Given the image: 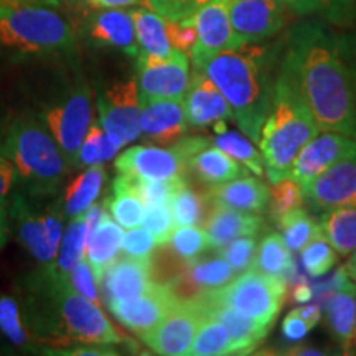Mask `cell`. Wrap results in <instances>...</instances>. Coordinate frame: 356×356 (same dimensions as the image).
Wrapping results in <instances>:
<instances>
[{
	"label": "cell",
	"mask_w": 356,
	"mask_h": 356,
	"mask_svg": "<svg viewBox=\"0 0 356 356\" xmlns=\"http://www.w3.org/2000/svg\"><path fill=\"white\" fill-rule=\"evenodd\" d=\"M280 74L314 115L320 132L353 137L355 99L348 63L330 35L317 25L292 33Z\"/></svg>",
	"instance_id": "1"
},
{
	"label": "cell",
	"mask_w": 356,
	"mask_h": 356,
	"mask_svg": "<svg viewBox=\"0 0 356 356\" xmlns=\"http://www.w3.org/2000/svg\"><path fill=\"white\" fill-rule=\"evenodd\" d=\"M266 50L241 44L211 56L202 70L222 92L233 109V118L251 140L259 144L261 131L270 111L274 88L269 84Z\"/></svg>",
	"instance_id": "2"
},
{
	"label": "cell",
	"mask_w": 356,
	"mask_h": 356,
	"mask_svg": "<svg viewBox=\"0 0 356 356\" xmlns=\"http://www.w3.org/2000/svg\"><path fill=\"white\" fill-rule=\"evenodd\" d=\"M320 134L314 115L296 89L279 74L273 102L261 131L259 149L270 184L287 177L293 160L309 142Z\"/></svg>",
	"instance_id": "3"
},
{
	"label": "cell",
	"mask_w": 356,
	"mask_h": 356,
	"mask_svg": "<svg viewBox=\"0 0 356 356\" xmlns=\"http://www.w3.org/2000/svg\"><path fill=\"white\" fill-rule=\"evenodd\" d=\"M2 150L22 180L37 193H51L61 184L66 165L63 154L35 119H15L7 129Z\"/></svg>",
	"instance_id": "4"
},
{
	"label": "cell",
	"mask_w": 356,
	"mask_h": 356,
	"mask_svg": "<svg viewBox=\"0 0 356 356\" xmlns=\"http://www.w3.org/2000/svg\"><path fill=\"white\" fill-rule=\"evenodd\" d=\"M71 47L70 25L56 12L20 2H0V51L50 55Z\"/></svg>",
	"instance_id": "5"
},
{
	"label": "cell",
	"mask_w": 356,
	"mask_h": 356,
	"mask_svg": "<svg viewBox=\"0 0 356 356\" xmlns=\"http://www.w3.org/2000/svg\"><path fill=\"white\" fill-rule=\"evenodd\" d=\"M286 280L280 275L249 270L239 277L236 275L228 286L202 293L270 328L286 299Z\"/></svg>",
	"instance_id": "6"
},
{
	"label": "cell",
	"mask_w": 356,
	"mask_h": 356,
	"mask_svg": "<svg viewBox=\"0 0 356 356\" xmlns=\"http://www.w3.org/2000/svg\"><path fill=\"white\" fill-rule=\"evenodd\" d=\"M55 284L58 314L70 337L92 345H115L121 341V335L104 317L101 307L79 296L66 277H55Z\"/></svg>",
	"instance_id": "7"
},
{
	"label": "cell",
	"mask_w": 356,
	"mask_h": 356,
	"mask_svg": "<svg viewBox=\"0 0 356 356\" xmlns=\"http://www.w3.org/2000/svg\"><path fill=\"white\" fill-rule=\"evenodd\" d=\"M43 121L71 165L78 163V154L92 122L91 99L86 89H76L65 101L44 109Z\"/></svg>",
	"instance_id": "8"
},
{
	"label": "cell",
	"mask_w": 356,
	"mask_h": 356,
	"mask_svg": "<svg viewBox=\"0 0 356 356\" xmlns=\"http://www.w3.org/2000/svg\"><path fill=\"white\" fill-rule=\"evenodd\" d=\"M99 122L119 145L139 139L140 127V97L136 79L115 83L97 97Z\"/></svg>",
	"instance_id": "9"
},
{
	"label": "cell",
	"mask_w": 356,
	"mask_h": 356,
	"mask_svg": "<svg viewBox=\"0 0 356 356\" xmlns=\"http://www.w3.org/2000/svg\"><path fill=\"white\" fill-rule=\"evenodd\" d=\"M203 320V309L197 299H180L162 322L142 337V340L159 355H190L191 343Z\"/></svg>",
	"instance_id": "10"
},
{
	"label": "cell",
	"mask_w": 356,
	"mask_h": 356,
	"mask_svg": "<svg viewBox=\"0 0 356 356\" xmlns=\"http://www.w3.org/2000/svg\"><path fill=\"white\" fill-rule=\"evenodd\" d=\"M137 66L140 104L150 99H184L190 83L186 53L175 48L172 55L163 60L137 58Z\"/></svg>",
	"instance_id": "11"
},
{
	"label": "cell",
	"mask_w": 356,
	"mask_h": 356,
	"mask_svg": "<svg viewBox=\"0 0 356 356\" xmlns=\"http://www.w3.org/2000/svg\"><path fill=\"white\" fill-rule=\"evenodd\" d=\"M190 19L197 29V43L190 51L193 70H202L216 53L234 50L244 44L231 25L229 0H215L200 8Z\"/></svg>",
	"instance_id": "12"
},
{
	"label": "cell",
	"mask_w": 356,
	"mask_h": 356,
	"mask_svg": "<svg viewBox=\"0 0 356 356\" xmlns=\"http://www.w3.org/2000/svg\"><path fill=\"white\" fill-rule=\"evenodd\" d=\"M355 150L356 142L351 140L350 136L333 131L325 132L322 136L314 137L300 150L286 178H291L304 190L318 175L335 165L338 160L345 159Z\"/></svg>",
	"instance_id": "13"
},
{
	"label": "cell",
	"mask_w": 356,
	"mask_h": 356,
	"mask_svg": "<svg viewBox=\"0 0 356 356\" xmlns=\"http://www.w3.org/2000/svg\"><path fill=\"white\" fill-rule=\"evenodd\" d=\"M115 168L126 175L147 180H178L185 178L188 160L177 145L172 149L137 145L119 155L115 160Z\"/></svg>",
	"instance_id": "14"
},
{
	"label": "cell",
	"mask_w": 356,
	"mask_h": 356,
	"mask_svg": "<svg viewBox=\"0 0 356 356\" xmlns=\"http://www.w3.org/2000/svg\"><path fill=\"white\" fill-rule=\"evenodd\" d=\"M178 300L180 297L170 284L154 282V286L144 296L132 300L109 302L108 305L119 322L142 338L162 322V318L175 307Z\"/></svg>",
	"instance_id": "15"
},
{
	"label": "cell",
	"mask_w": 356,
	"mask_h": 356,
	"mask_svg": "<svg viewBox=\"0 0 356 356\" xmlns=\"http://www.w3.org/2000/svg\"><path fill=\"white\" fill-rule=\"evenodd\" d=\"M304 200L323 213L356 207V150L338 160L304 188Z\"/></svg>",
	"instance_id": "16"
},
{
	"label": "cell",
	"mask_w": 356,
	"mask_h": 356,
	"mask_svg": "<svg viewBox=\"0 0 356 356\" xmlns=\"http://www.w3.org/2000/svg\"><path fill=\"white\" fill-rule=\"evenodd\" d=\"M284 3L279 0H229V20L243 43L273 37L284 26Z\"/></svg>",
	"instance_id": "17"
},
{
	"label": "cell",
	"mask_w": 356,
	"mask_h": 356,
	"mask_svg": "<svg viewBox=\"0 0 356 356\" xmlns=\"http://www.w3.org/2000/svg\"><path fill=\"white\" fill-rule=\"evenodd\" d=\"M181 104L186 122L193 127L215 126L233 119V109L228 99L203 71H193Z\"/></svg>",
	"instance_id": "18"
},
{
	"label": "cell",
	"mask_w": 356,
	"mask_h": 356,
	"mask_svg": "<svg viewBox=\"0 0 356 356\" xmlns=\"http://www.w3.org/2000/svg\"><path fill=\"white\" fill-rule=\"evenodd\" d=\"M99 286L102 287L108 304L109 302L132 300L144 296L154 286L150 259H136V257L124 256L122 259L114 261L106 269Z\"/></svg>",
	"instance_id": "19"
},
{
	"label": "cell",
	"mask_w": 356,
	"mask_h": 356,
	"mask_svg": "<svg viewBox=\"0 0 356 356\" xmlns=\"http://www.w3.org/2000/svg\"><path fill=\"white\" fill-rule=\"evenodd\" d=\"M19 234L35 259L43 264H55L63 238V220L60 213L30 215L29 211H22L19 216Z\"/></svg>",
	"instance_id": "20"
},
{
	"label": "cell",
	"mask_w": 356,
	"mask_h": 356,
	"mask_svg": "<svg viewBox=\"0 0 356 356\" xmlns=\"http://www.w3.org/2000/svg\"><path fill=\"white\" fill-rule=\"evenodd\" d=\"M140 106V127L149 139L159 145H170L185 136L188 122L181 101L150 99Z\"/></svg>",
	"instance_id": "21"
},
{
	"label": "cell",
	"mask_w": 356,
	"mask_h": 356,
	"mask_svg": "<svg viewBox=\"0 0 356 356\" xmlns=\"http://www.w3.org/2000/svg\"><path fill=\"white\" fill-rule=\"evenodd\" d=\"M208 203L221 204L239 211L261 213L270 200V190L259 178L244 175L243 178L213 185L207 193Z\"/></svg>",
	"instance_id": "22"
},
{
	"label": "cell",
	"mask_w": 356,
	"mask_h": 356,
	"mask_svg": "<svg viewBox=\"0 0 356 356\" xmlns=\"http://www.w3.org/2000/svg\"><path fill=\"white\" fill-rule=\"evenodd\" d=\"M89 37L101 47L115 48L131 56L139 55L134 17L122 8H106L96 15L89 26Z\"/></svg>",
	"instance_id": "23"
},
{
	"label": "cell",
	"mask_w": 356,
	"mask_h": 356,
	"mask_svg": "<svg viewBox=\"0 0 356 356\" xmlns=\"http://www.w3.org/2000/svg\"><path fill=\"white\" fill-rule=\"evenodd\" d=\"M328 327L345 348H350L356 328V286L348 280V273L340 269L335 277V292L325 305Z\"/></svg>",
	"instance_id": "24"
},
{
	"label": "cell",
	"mask_w": 356,
	"mask_h": 356,
	"mask_svg": "<svg viewBox=\"0 0 356 356\" xmlns=\"http://www.w3.org/2000/svg\"><path fill=\"white\" fill-rule=\"evenodd\" d=\"M193 299H197L198 304L202 305L204 315H210V317L216 318L218 322H221L228 328L236 348H238V353H249V351L254 350L259 345V341L264 340L267 332L270 330L264 325L257 323L256 320L244 317V315L233 310L231 307L208 299L202 292L197 297H193Z\"/></svg>",
	"instance_id": "25"
},
{
	"label": "cell",
	"mask_w": 356,
	"mask_h": 356,
	"mask_svg": "<svg viewBox=\"0 0 356 356\" xmlns=\"http://www.w3.org/2000/svg\"><path fill=\"white\" fill-rule=\"evenodd\" d=\"M122 236L124 231L121 225H118V221H114L104 210L99 221L96 222L95 229L88 236L86 252H84V259L91 266L97 286H99L106 269L113 264L121 251Z\"/></svg>",
	"instance_id": "26"
},
{
	"label": "cell",
	"mask_w": 356,
	"mask_h": 356,
	"mask_svg": "<svg viewBox=\"0 0 356 356\" xmlns=\"http://www.w3.org/2000/svg\"><path fill=\"white\" fill-rule=\"evenodd\" d=\"M261 226L262 218L257 213L239 211L221 207V204H213L210 216L204 222V231L210 236L213 248H220L243 236L257 234Z\"/></svg>",
	"instance_id": "27"
},
{
	"label": "cell",
	"mask_w": 356,
	"mask_h": 356,
	"mask_svg": "<svg viewBox=\"0 0 356 356\" xmlns=\"http://www.w3.org/2000/svg\"><path fill=\"white\" fill-rule=\"evenodd\" d=\"M136 24V37L139 44L137 58H152L163 60L173 53L175 48L170 44L167 33V20L150 8H136L132 10Z\"/></svg>",
	"instance_id": "28"
},
{
	"label": "cell",
	"mask_w": 356,
	"mask_h": 356,
	"mask_svg": "<svg viewBox=\"0 0 356 356\" xmlns=\"http://www.w3.org/2000/svg\"><path fill=\"white\" fill-rule=\"evenodd\" d=\"M188 168L208 185L225 184L246 173L238 160L221 150L220 147L210 144L191 155L188 159Z\"/></svg>",
	"instance_id": "29"
},
{
	"label": "cell",
	"mask_w": 356,
	"mask_h": 356,
	"mask_svg": "<svg viewBox=\"0 0 356 356\" xmlns=\"http://www.w3.org/2000/svg\"><path fill=\"white\" fill-rule=\"evenodd\" d=\"M104 168L101 165L89 167L86 172L74 178L65 191V213L71 218H78L86 213L99 195L104 181Z\"/></svg>",
	"instance_id": "30"
},
{
	"label": "cell",
	"mask_w": 356,
	"mask_h": 356,
	"mask_svg": "<svg viewBox=\"0 0 356 356\" xmlns=\"http://www.w3.org/2000/svg\"><path fill=\"white\" fill-rule=\"evenodd\" d=\"M322 233L338 254L356 251V207L335 208L322 216Z\"/></svg>",
	"instance_id": "31"
},
{
	"label": "cell",
	"mask_w": 356,
	"mask_h": 356,
	"mask_svg": "<svg viewBox=\"0 0 356 356\" xmlns=\"http://www.w3.org/2000/svg\"><path fill=\"white\" fill-rule=\"evenodd\" d=\"M86 243H88V222L84 215L73 218L70 222L66 233L63 234L60 243V249H58V256L55 261V270L53 277H66L74 266L79 261L84 259V252H86Z\"/></svg>",
	"instance_id": "32"
},
{
	"label": "cell",
	"mask_w": 356,
	"mask_h": 356,
	"mask_svg": "<svg viewBox=\"0 0 356 356\" xmlns=\"http://www.w3.org/2000/svg\"><path fill=\"white\" fill-rule=\"evenodd\" d=\"M293 267L292 251L287 246L282 234L273 233L262 239L257 246L254 261H252L249 270H256L261 274L270 275H286Z\"/></svg>",
	"instance_id": "33"
},
{
	"label": "cell",
	"mask_w": 356,
	"mask_h": 356,
	"mask_svg": "<svg viewBox=\"0 0 356 356\" xmlns=\"http://www.w3.org/2000/svg\"><path fill=\"white\" fill-rule=\"evenodd\" d=\"M216 136L213 137V145L220 147L226 154L238 160L241 165L248 170L256 173L257 177L264 175V162H262V154L248 139H244L241 134L228 131L225 122L215 124Z\"/></svg>",
	"instance_id": "34"
},
{
	"label": "cell",
	"mask_w": 356,
	"mask_h": 356,
	"mask_svg": "<svg viewBox=\"0 0 356 356\" xmlns=\"http://www.w3.org/2000/svg\"><path fill=\"white\" fill-rule=\"evenodd\" d=\"M233 353H238V348H236L228 328L221 322H218L216 318L210 317V315H204L202 327L198 328L193 343H191L190 355L218 356Z\"/></svg>",
	"instance_id": "35"
},
{
	"label": "cell",
	"mask_w": 356,
	"mask_h": 356,
	"mask_svg": "<svg viewBox=\"0 0 356 356\" xmlns=\"http://www.w3.org/2000/svg\"><path fill=\"white\" fill-rule=\"evenodd\" d=\"M238 273L222 257L218 259H195L188 262L190 286L200 287L203 291L221 289L233 280Z\"/></svg>",
	"instance_id": "36"
},
{
	"label": "cell",
	"mask_w": 356,
	"mask_h": 356,
	"mask_svg": "<svg viewBox=\"0 0 356 356\" xmlns=\"http://www.w3.org/2000/svg\"><path fill=\"white\" fill-rule=\"evenodd\" d=\"M119 149H121V145L104 131L101 122H91L81 149H79L78 163L86 167L102 165L113 159L119 152Z\"/></svg>",
	"instance_id": "37"
},
{
	"label": "cell",
	"mask_w": 356,
	"mask_h": 356,
	"mask_svg": "<svg viewBox=\"0 0 356 356\" xmlns=\"http://www.w3.org/2000/svg\"><path fill=\"white\" fill-rule=\"evenodd\" d=\"M277 222L279 228L284 231V239H286L291 251H300L307 243L323 234L322 226L312 220V216L307 215L302 208L289 211Z\"/></svg>",
	"instance_id": "38"
},
{
	"label": "cell",
	"mask_w": 356,
	"mask_h": 356,
	"mask_svg": "<svg viewBox=\"0 0 356 356\" xmlns=\"http://www.w3.org/2000/svg\"><path fill=\"white\" fill-rule=\"evenodd\" d=\"M168 244L186 262L195 261L202 252L213 248L210 236L207 234L204 228H200L198 225L175 226Z\"/></svg>",
	"instance_id": "39"
},
{
	"label": "cell",
	"mask_w": 356,
	"mask_h": 356,
	"mask_svg": "<svg viewBox=\"0 0 356 356\" xmlns=\"http://www.w3.org/2000/svg\"><path fill=\"white\" fill-rule=\"evenodd\" d=\"M207 203V195L200 197V195L191 191L186 185L181 186L170 200V208L175 225H200L203 221Z\"/></svg>",
	"instance_id": "40"
},
{
	"label": "cell",
	"mask_w": 356,
	"mask_h": 356,
	"mask_svg": "<svg viewBox=\"0 0 356 356\" xmlns=\"http://www.w3.org/2000/svg\"><path fill=\"white\" fill-rule=\"evenodd\" d=\"M302 264L314 277L327 274L337 264V252L323 234L317 236L300 249Z\"/></svg>",
	"instance_id": "41"
},
{
	"label": "cell",
	"mask_w": 356,
	"mask_h": 356,
	"mask_svg": "<svg viewBox=\"0 0 356 356\" xmlns=\"http://www.w3.org/2000/svg\"><path fill=\"white\" fill-rule=\"evenodd\" d=\"M142 226L150 231L159 246L168 244L170 236L175 229V220H173L170 203H150L145 204Z\"/></svg>",
	"instance_id": "42"
},
{
	"label": "cell",
	"mask_w": 356,
	"mask_h": 356,
	"mask_svg": "<svg viewBox=\"0 0 356 356\" xmlns=\"http://www.w3.org/2000/svg\"><path fill=\"white\" fill-rule=\"evenodd\" d=\"M270 191V215L274 220H280L289 211L300 208L304 204V190L291 178H282L273 184Z\"/></svg>",
	"instance_id": "43"
},
{
	"label": "cell",
	"mask_w": 356,
	"mask_h": 356,
	"mask_svg": "<svg viewBox=\"0 0 356 356\" xmlns=\"http://www.w3.org/2000/svg\"><path fill=\"white\" fill-rule=\"evenodd\" d=\"M111 215L119 225L131 229L142 225L144 218V203L136 195L126 190H114V198L111 200Z\"/></svg>",
	"instance_id": "44"
},
{
	"label": "cell",
	"mask_w": 356,
	"mask_h": 356,
	"mask_svg": "<svg viewBox=\"0 0 356 356\" xmlns=\"http://www.w3.org/2000/svg\"><path fill=\"white\" fill-rule=\"evenodd\" d=\"M257 251V241L252 236H243V238L233 239L225 246H220V257H222L233 267L238 274L246 273L254 261Z\"/></svg>",
	"instance_id": "45"
},
{
	"label": "cell",
	"mask_w": 356,
	"mask_h": 356,
	"mask_svg": "<svg viewBox=\"0 0 356 356\" xmlns=\"http://www.w3.org/2000/svg\"><path fill=\"white\" fill-rule=\"evenodd\" d=\"M215 0H145V7L162 15L165 20L181 22L190 19Z\"/></svg>",
	"instance_id": "46"
},
{
	"label": "cell",
	"mask_w": 356,
	"mask_h": 356,
	"mask_svg": "<svg viewBox=\"0 0 356 356\" xmlns=\"http://www.w3.org/2000/svg\"><path fill=\"white\" fill-rule=\"evenodd\" d=\"M0 330L12 343L19 346L29 341V335L22 327L19 305L12 297H2L0 299Z\"/></svg>",
	"instance_id": "47"
},
{
	"label": "cell",
	"mask_w": 356,
	"mask_h": 356,
	"mask_svg": "<svg viewBox=\"0 0 356 356\" xmlns=\"http://www.w3.org/2000/svg\"><path fill=\"white\" fill-rule=\"evenodd\" d=\"M159 244L150 231L145 228H131L122 236L121 252L126 257H136V259H150L154 249Z\"/></svg>",
	"instance_id": "48"
},
{
	"label": "cell",
	"mask_w": 356,
	"mask_h": 356,
	"mask_svg": "<svg viewBox=\"0 0 356 356\" xmlns=\"http://www.w3.org/2000/svg\"><path fill=\"white\" fill-rule=\"evenodd\" d=\"M66 279H68L70 286L73 287L79 296L86 297L88 300L92 302V304L101 307L95 273H92L91 266H89V262L86 259L79 261L78 264L74 266V269L66 275Z\"/></svg>",
	"instance_id": "49"
},
{
	"label": "cell",
	"mask_w": 356,
	"mask_h": 356,
	"mask_svg": "<svg viewBox=\"0 0 356 356\" xmlns=\"http://www.w3.org/2000/svg\"><path fill=\"white\" fill-rule=\"evenodd\" d=\"M167 33L172 47L184 53H190L197 43V29L191 19L181 22L167 20Z\"/></svg>",
	"instance_id": "50"
},
{
	"label": "cell",
	"mask_w": 356,
	"mask_h": 356,
	"mask_svg": "<svg viewBox=\"0 0 356 356\" xmlns=\"http://www.w3.org/2000/svg\"><path fill=\"white\" fill-rule=\"evenodd\" d=\"M310 330L312 328L307 325L305 320L300 317L299 310L297 309L289 312L282 322V333L287 340H292V341L302 340V338H304Z\"/></svg>",
	"instance_id": "51"
},
{
	"label": "cell",
	"mask_w": 356,
	"mask_h": 356,
	"mask_svg": "<svg viewBox=\"0 0 356 356\" xmlns=\"http://www.w3.org/2000/svg\"><path fill=\"white\" fill-rule=\"evenodd\" d=\"M15 165L12 163V160L7 157L6 152L0 149V202L7 197L8 191H10L13 181H15Z\"/></svg>",
	"instance_id": "52"
},
{
	"label": "cell",
	"mask_w": 356,
	"mask_h": 356,
	"mask_svg": "<svg viewBox=\"0 0 356 356\" xmlns=\"http://www.w3.org/2000/svg\"><path fill=\"white\" fill-rule=\"evenodd\" d=\"M88 3L95 8H124V7H132V6H140L145 3V0H88Z\"/></svg>",
	"instance_id": "53"
},
{
	"label": "cell",
	"mask_w": 356,
	"mask_h": 356,
	"mask_svg": "<svg viewBox=\"0 0 356 356\" xmlns=\"http://www.w3.org/2000/svg\"><path fill=\"white\" fill-rule=\"evenodd\" d=\"M297 310H299L300 317L305 320L310 328H314L315 325L318 323L320 315H322V310H320L318 305H304V307H299Z\"/></svg>",
	"instance_id": "54"
},
{
	"label": "cell",
	"mask_w": 356,
	"mask_h": 356,
	"mask_svg": "<svg viewBox=\"0 0 356 356\" xmlns=\"http://www.w3.org/2000/svg\"><path fill=\"white\" fill-rule=\"evenodd\" d=\"M312 296H314V292H312V287L309 286V284H297V286L292 289L293 300L300 302V304L309 302L312 299Z\"/></svg>",
	"instance_id": "55"
},
{
	"label": "cell",
	"mask_w": 356,
	"mask_h": 356,
	"mask_svg": "<svg viewBox=\"0 0 356 356\" xmlns=\"http://www.w3.org/2000/svg\"><path fill=\"white\" fill-rule=\"evenodd\" d=\"M282 2L284 6L291 7L292 10H296L297 13H310V3L309 0H279Z\"/></svg>",
	"instance_id": "56"
},
{
	"label": "cell",
	"mask_w": 356,
	"mask_h": 356,
	"mask_svg": "<svg viewBox=\"0 0 356 356\" xmlns=\"http://www.w3.org/2000/svg\"><path fill=\"white\" fill-rule=\"evenodd\" d=\"M340 2H343V0H309L312 12L320 10V8H328V7L335 6V3H340Z\"/></svg>",
	"instance_id": "57"
},
{
	"label": "cell",
	"mask_w": 356,
	"mask_h": 356,
	"mask_svg": "<svg viewBox=\"0 0 356 356\" xmlns=\"http://www.w3.org/2000/svg\"><path fill=\"white\" fill-rule=\"evenodd\" d=\"M350 74H351V84H353V99H355V127H353V137L356 139V66L350 65Z\"/></svg>",
	"instance_id": "58"
},
{
	"label": "cell",
	"mask_w": 356,
	"mask_h": 356,
	"mask_svg": "<svg viewBox=\"0 0 356 356\" xmlns=\"http://www.w3.org/2000/svg\"><path fill=\"white\" fill-rule=\"evenodd\" d=\"M346 273H348L350 277L356 282V251L351 252V257H350L348 264H346Z\"/></svg>",
	"instance_id": "59"
},
{
	"label": "cell",
	"mask_w": 356,
	"mask_h": 356,
	"mask_svg": "<svg viewBox=\"0 0 356 356\" xmlns=\"http://www.w3.org/2000/svg\"><path fill=\"white\" fill-rule=\"evenodd\" d=\"M351 345L356 346V328H355V335H353V340H351Z\"/></svg>",
	"instance_id": "60"
},
{
	"label": "cell",
	"mask_w": 356,
	"mask_h": 356,
	"mask_svg": "<svg viewBox=\"0 0 356 356\" xmlns=\"http://www.w3.org/2000/svg\"><path fill=\"white\" fill-rule=\"evenodd\" d=\"M0 2H22V0H0Z\"/></svg>",
	"instance_id": "61"
},
{
	"label": "cell",
	"mask_w": 356,
	"mask_h": 356,
	"mask_svg": "<svg viewBox=\"0 0 356 356\" xmlns=\"http://www.w3.org/2000/svg\"><path fill=\"white\" fill-rule=\"evenodd\" d=\"M47 2H51V3H56L58 0H47Z\"/></svg>",
	"instance_id": "62"
}]
</instances>
